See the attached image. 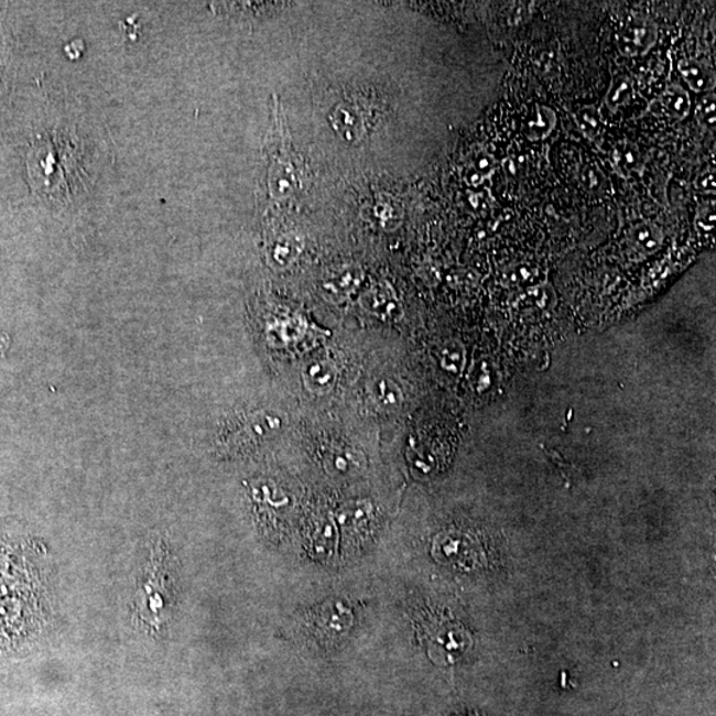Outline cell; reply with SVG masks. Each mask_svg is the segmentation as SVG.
Segmentation results:
<instances>
[{"label": "cell", "instance_id": "cell-1", "mask_svg": "<svg viewBox=\"0 0 716 716\" xmlns=\"http://www.w3.org/2000/svg\"><path fill=\"white\" fill-rule=\"evenodd\" d=\"M276 121L270 142L269 185L273 198L284 200L302 191L305 169L301 155L291 145L289 132L275 110Z\"/></svg>", "mask_w": 716, "mask_h": 716}, {"label": "cell", "instance_id": "cell-2", "mask_svg": "<svg viewBox=\"0 0 716 716\" xmlns=\"http://www.w3.org/2000/svg\"><path fill=\"white\" fill-rule=\"evenodd\" d=\"M419 628L428 655L438 663H454L471 644L467 630L446 615L423 616Z\"/></svg>", "mask_w": 716, "mask_h": 716}, {"label": "cell", "instance_id": "cell-3", "mask_svg": "<svg viewBox=\"0 0 716 716\" xmlns=\"http://www.w3.org/2000/svg\"><path fill=\"white\" fill-rule=\"evenodd\" d=\"M330 126L343 140L349 143L366 139L372 127L373 113L366 101L349 97L338 102L329 116Z\"/></svg>", "mask_w": 716, "mask_h": 716}, {"label": "cell", "instance_id": "cell-4", "mask_svg": "<svg viewBox=\"0 0 716 716\" xmlns=\"http://www.w3.org/2000/svg\"><path fill=\"white\" fill-rule=\"evenodd\" d=\"M657 29L650 21L637 19L622 28L617 36L618 48L625 56H640L648 52L657 42Z\"/></svg>", "mask_w": 716, "mask_h": 716}, {"label": "cell", "instance_id": "cell-5", "mask_svg": "<svg viewBox=\"0 0 716 716\" xmlns=\"http://www.w3.org/2000/svg\"><path fill=\"white\" fill-rule=\"evenodd\" d=\"M360 303L368 314L380 317L381 321L393 322L400 316V303L392 286L386 283L370 286L361 296Z\"/></svg>", "mask_w": 716, "mask_h": 716}, {"label": "cell", "instance_id": "cell-6", "mask_svg": "<svg viewBox=\"0 0 716 716\" xmlns=\"http://www.w3.org/2000/svg\"><path fill=\"white\" fill-rule=\"evenodd\" d=\"M364 279V271L357 264H341L325 272L323 289L336 299L348 297L358 290Z\"/></svg>", "mask_w": 716, "mask_h": 716}, {"label": "cell", "instance_id": "cell-7", "mask_svg": "<svg viewBox=\"0 0 716 716\" xmlns=\"http://www.w3.org/2000/svg\"><path fill=\"white\" fill-rule=\"evenodd\" d=\"M304 386L314 394H328L337 380V370L329 360L310 364L303 373Z\"/></svg>", "mask_w": 716, "mask_h": 716}, {"label": "cell", "instance_id": "cell-8", "mask_svg": "<svg viewBox=\"0 0 716 716\" xmlns=\"http://www.w3.org/2000/svg\"><path fill=\"white\" fill-rule=\"evenodd\" d=\"M351 622L349 610L340 604L325 607L314 616V629L322 637H336L347 631Z\"/></svg>", "mask_w": 716, "mask_h": 716}, {"label": "cell", "instance_id": "cell-9", "mask_svg": "<svg viewBox=\"0 0 716 716\" xmlns=\"http://www.w3.org/2000/svg\"><path fill=\"white\" fill-rule=\"evenodd\" d=\"M679 69L683 79L695 93H709L714 89L715 72L707 64L695 61V58H686V61L680 62Z\"/></svg>", "mask_w": 716, "mask_h": 716}, {"label": "cell", "instance_id": "cell-10", "mask_svg": "<svg viewBox=\"0 0 716 716\" xmlns=\"http://www.w3.org/2000/svg\"><path fill=\"white\" fill-rule=\"evenodd\" d=\"M556 127V115L552 109L544 106H536L525 117L523 133L532 141L544 140Z\"/></svg>", "mask_w": 716, "mask_h": 716}, {"label": "cell", "instance_id": "cell-11", "mask_svg": "<svg viewBox=\"0 0 716 716\" xmlns=\"http://www.w3.org/2000/svg\"><path fill=\"white\" fill-rule=\"evenodd\" d=\"M369 395L375 406L382 412H390V410L399 408L403 399L400 387L389 379L375 381L369 390Z\"/></svg>", "mask_w": 716, "mask_h": 716}, {"label": "cell", "instance_id": "cell-12", "mask_svg": "<svg viewBox=\"0 0 716 716\" xmlns=\"http://www.w3.org/2000/svg\"><path fill=\"white\" fill-rule=\"evenodd\" d=\"M614 160L617 171L623 177H629L630 174L640 173L643 167V159L634 143L621 142L615 148Z\"/></svg>", "mask_w": 716, "mask_h": 716}, {"label": "cell", "instance_id": "cell-13", "mask_svg": "<svg viewBox=\"0 0 716 716\" xmlns=\"http://www.w3.org/2000/svg\"><path fill=\"white\" fill-rule=\"evenodd\" d=\"M661 101L668 113L676 120L685 119L692 108L688 94L680 86L668 87L661 96Z\"/></svg>", "mask_w": 716, "mask_h": 716}, {"label": "cell", "instance_id": "cell-14", "mask_svg": "<svg viewBox=\"0 0 716 716\" xmlns=\"http://www.w3.org/2000/svg\"><path fill=\"white\" fill-rule=\"evenodd\" d=\"M633 82L630 80V77L621 75L615 77V80L611 82L605 102H607V107L611 112H615V110L627 106L633 99Z\"/></svg>", "mask_w": 716, "mask_h": 716}, {"label": "cell", "instance_id": "cell-15", "mask_svg": "<svg viewBox=\"0 0 716 716\" xmlns=\"http://www.w3.org/2000/svg\"><path fill=\"white\" fill-rule=\"evenodd\" d=\"M360 455L354 448L348 446L332 445L325 448V464L332 466L337 471H349L350 467L360 465Z\"/></svg>", "mask_w": 716, "mask_h": 716}, {"label": "cell", "instance_id": "cell-16", "mask_svg": "<svg viewBox=\"0 0 716 716\" xmlns=\"http://www.w3.org/2000/svg\"><path fill=\"white\" fill-rule=\"evenodd\" d=\"M301 250L302 246L299 245L294 236H282L278 239L275 246L272 247L271 259L280 269H285V267L295 262Z\"/></svg>", "mask_w": 716, "mask_h": 716}, {"label": "cell", "instance_id": "cell-17", "mask_svg": "<svg viewBox=\"0 0 716 716\" xmlns=\"http://www.w3.org/2000/svg\"><path fill=\"white\" fill-rule=\"evenodd\" d=\"M631 242L638 249L653 252L662 245V232L653 224L644 223L637 225L630 234Z\"/></svg>", "mask_w": 716, "mask_h": 716}, {"label": "cell", "instance_id": "cell-18", "mask_svg": "<svg viewBox=\"0 0 716 716\" xmlns=\"http://www.w3.org/2000/svg\"><path fill=\"white\" fill-rule=\"evenodd\" d=\"M577 127L590 140L600 135V116L595 107H584L575 115Z\"/></svg>", "mask_w": 716, "mask_h": 716}, {"label": "cell", "instance_id": "cell-19", "mask_svg": "<svg viewBox=\"0 0 716 716\" xmlns=\"http://www.w3.org/2000/svg\"><path fill=\"white\" fill-rule=\"evenodd\" d=\"M716 97L714 93H708L702 97L696 106L695 116L701 126L709 132H714L716 126Z\"/></svg>", "mask_w": 716, "mask_h": 716}, {"label": "cell", "instance_id": "cell-20", "mask_svg": "<svg viewBox=\"0 0 716 716\" xmlns=\"http://www.w3.org/2000/svg\"><path fill=\"white\" fill-rule=\"evenodd\" d=\"M583 184L587 187V191L592 194L601 195L607 193L609 185V180L605 177L604 173L600 171V167L595 165H589L584 169L583 172Z\"/></svg>", "mask_w": 716, "mask_h": 716}, {"label": "cell", "instance_id": "cell-21", "mask_svg": "<svg viewBox=\"0 0 716 716\" xmlns=\"http://www.w3.org/2000/svg\"><path fill=\"white\" fill-rule=\"evenodd\" d=\"M475 171H477L480 177H487L488 174H491L495 167V161L491 155L485 154L480 155L479 160L475 162Z\"/></svg>", "mask_w": 716, "mask_h": 716}, {"label": "cell", "instance_id": "cell-22", "mask_svg": "<svg viewBox=\"0 0 716 716\" xmlns=\"http://www.w3.org/2000/svg\"><path fill=\"white\" fill-rule=\"evenodd\" d=\"M696 186H698L703 192H714L716 186L714 173L708 172L702 174L698 182H696Z\"/></svg>", "mask_w": 716, "mask_h": 716}, {"label": "cell", "instance_id": "cell-23", "mask_svg": "<svg viewBox=\"0 0 716 716\" xmlns=\"http://www.w3.org/2000/svg\"><path fill=\"white\" fill-rule=\"evenodd\" d=\"M457 716H468V715H457Z\"/></svg>", "mask_w": 716, "mask_h": 716}]
</instances>
